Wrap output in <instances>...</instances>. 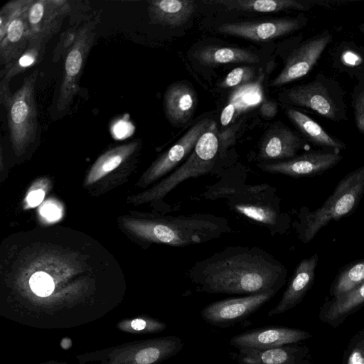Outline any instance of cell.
Instances as JSON below:
<instances>
[{"label": "cell", "instance_id": "1", "mask_svg": "<svg viewBox=\"0 0 364 364\" xmlns=\"http://www.w3.org/2000/svg\"><path fill=\"white\" fill-rule=\"evenodd\" d=\"M188 275L203 292L251 295L277 292L286 282L287 270L260 247L231 246L196 262Z\"/></svg>", "mask_w": 364, "mask_h": 364}, {"label": "cell", "instance_id": "2", "mask_svg": "<svg viewBox=\"0 0 364 364\" xmlns=\"http://www.w3.org/2000/svg\"><path fill=\"white\" fill-rule=\"evenodd\" d=\"M124 225L146 242L180 247L207 242L231 232L225 218L210 213L126 220Z\"/></svg>", "mask_w": 364, "mask_h": 364}, {"label": "cell", "instance_id": "3", "mask_svg": "<svg viewBox=\"0 0 364 364\" xmlns=\"http://www.w3.org/2000/svg\"><path fill=\"white\" fill-rule=\"evenodd\" d=\"M206 198H224L230 208L268 228L272 235L283 234L289 228L290 218L282 213L276 188L267 183L256 185H218L209 187Z\"/></svg>", "mask_w": 364, "mask_h": 364}, {"label": "cell", "instance_id": "4", "mask_svg": "<svg viewBox=\"0 0 364 364\" xmlns=\"http://www.w3.org/2000/svg\"><path fill=\"white\" fill-rule=\"evenodd\" d=\"M363 194L364 164L343 178L321 207L313 211L305 207L300 209L299 221L294 225L299 240L309 242L330 222L351 213Z\"/></svg>", "mask_w": 364, "mask_h": 364}, {"label": "cell", "instance_id": "5", "mask_svg": "<svg viewBox=\"0 0 364 364\" xmlns=\"http://www.w3.org/2000/svg\"><path fill=\"white\" fill-rule=\"evenodd\" d=\"M346 91L336 79L318 73L313 80L291 87L282 93L289 106L304 108L328 120H348Z\"/></svg>", "mask_w": 364, "mask_h": 364}, {"label": "cell", "instance_id": "6", "mask_svg": "<svg viewBox=\"0 0 364 364\" xmlns=\"http://www.w3.org/2000/svg\"><path fill=\"white\" fill-rule=\"evenodd\" d=\"M218 132L216 123L212 121L186 161L156 186L137 196L135 201H156L186 180L211 173L219 156Z\"/></svg>", "mask_w": 364, "mask_h": 364}, {"label": "cell", "instance_id": "7", "mask_svg": "<svg viewBox=\"0 0 364 364\" xmlns=\"http://www.w3.org/2000/svg\"><path fill=\"white\" fill-rule=\"evenodd\" d=\"M38 70L25 77L7 109L8 127L12 148L20 155L34 141L38 129L36 84Z\"/></svg>", "mask_w": 364, "mask_h": 364}, {"label": "cell", "instance_id": "8", "mask_svg": "<svg viewBox=\"0 0 364 364\" xmlns=\"http://www.w3.org/2000/svg\"><path fill=\"white\" fill-rule=\"evenodd\" d=\"M33 1H10L0 10V63L4 67L16 60L29 44L28 11Z\"/></svg>", "mask_w": 364, "mask_h": 364}, {"label": "cell", "instance_id": "9", "mask_svg": "<svg viewBox=\"0 0 364 364\" xmlns=\"http://www.w3.org/2000/svg\"><path fill=\"white\" fill-rule=\"evenodd\" d=\"M94 37V23H84L78 28L76 38L65 56L63 75L55 106L58 112L70 108L79 90L80 79Z\"/></svg>", "mask_w": 364, "mask_h": 364}, {"label": "cell", "instance_id": "10", "mask_svg": "<svg viewBox=\"0 0 364 364\" xmlns=\"http://www.w3.org/2000/svg\"><path fill=\"white\" fill-rule=\"evenodd\" d=\"M332 40L333 34L325 30L299 43L288 55L282 70L272 80L271 86H282L306 75Z\"/></svg>", "mask_w": 364, "mask_h": 364}, {"label": "cell", "instance_id": "11", "mask_svg": "<svg viewBox=\"0 0 364 364\" xmlns=\"http://www.w3.org/2000/svg\"><path fill=\"white\" fill-rule=\"evenodd\" d=\"M343 159L340 152L316 150L279 161L262 162L257 167L262 171L294 178L321 175L337 165Z\"/></svg>", "mask_w": 364, "mask_h": 364}, {"label": "cell", "instance_id": "12", "mask_svg": "<svg viewBox=\"0 0 364 364\" xmlns=\"http://www.w3.org/2000/svg\"><path fill=\"white\" fill-rule=\"evenodd\" d=\"M183 346L181 339L173 336L142 341L113 352L106 364H159Z\"/></svg>", "mask_w": 364, "mask_h": 364}, {"label": "cell", "instance_id": "13", "mask_svg": "<svg viewBox=\"0 0 364 364\" xmlns=\"http://www.w3.org/2000/svg\"><path fill=\"white\" fill-rule=\"evenodd\" d=\"M276 293L275 291H269L217 301L205 306L201 311V316L211 325L218 327L230 326L242 321L260 309Z\"/></svg>", "mask_w": 364, "mask_h": 364}, {"label": "cell", "instance_id": "14", "mask_svg": "<svg viewBox=\"0 0 364 364\" xmlns=\"http://www.w3.org/2000/svg\"><path fill=\"white\" fill-rule=\"evenodd\" d=\"M307 18L300 15L265 21H245L223 23L218 28L219 32L255 41H270L290 34L304 28Z\"/></svg>", "mask_w": 364, "mask_h": 364}, {"label": "cell", "instance_id": "15", "mask_svg": "<svg viewBox=\"0 0 364 364\" xmlns=\"http://www.w3.org/2000/svg\"><path fill=\"white\" fill-rule=\"evenodd\" d=\"M211 122L204 119L191 127L167 151L153 162L143 175L141 183L147 186L175 169L193 151L198 140Z\"/></svg>", "mask_w": 364, "mask_h": 364}, {"label": "cell", "instance_id": "16", "mask_svg": "<svg viewBox=\"0 0 364 364\" xmlns=\"http://www.w3.org/2000/svg\"><path fill=\"white\" fill-rule=\"evenodd\" d=\"M70 9L67 0H33L28 11L30 40L47 43L60 31Z\"/></svg>", "mask_w": 364, "mask_h": 364}, {"label": "cell", "instance_id": "17", "mask_svg": "<svg viewBox=\"0 0 364 364\" xmlns=\"http://www.w3.org/2000/svg\"><path fill=\"white\" fill-rule=\"evenodd\" d=\"M305 144L304 139L282 123L269 128L259 144L257 159L259 163L292 159Z\"/></svg>", "mask_w": 364, "mask_h": 364}, {"label": "cell", "instance_id": "18", "mask_svg": "<svg viewBox=\"0 0 364 364\" xmlns=\"http://www.w3.org/2000/svg\"><path fill=\"white\" fill-rule=\"evenodd\" d=\"M309 337V333L300 329L272 326L235 335L230 343L239 350H264L296 343Z\"/></svg>", "mask_w": 364, "mask_h": 364}, {"label": "cell", "instance_id": "19", "mask_svg": "<svg viewBox=\"0 0 364 364\" xmlns=\"http://www.w3.org/2000/svg\"><path fill=\"white\" fill-rule=\"evenodd\" d=\"M318 255L303 259L296 266L279 303L268 312V316L278 315L301 302L314 282Z\"/></svg>", "mask_w": 364, "mask_h": 364}, {"label": "cell", "instance_id": "20", "mask_svg": "<svg viewBox=\"0 0 364 364\" xmlns=\"http://www.w3.org/2000/svg\"><path fill=\"white\" fill-rule=\"evenodd\" d=\"M222 4L228 10H241L259 13L279 12L284 10L309 11L314 6L331 8L333 0H215L208 1Z\"/></svg>", "mask_w": 364, "mask_h": 364}, {"label": "cell", "instance_id": "21", "mask_svg": "<svg viewBox=\"0 0 364 364\" xmlns=\"http://www.w3.org/2000/svg\"><path fill=\"white\" fill-rule=\"evenodd\" d=\"M164 105L168 120L181 126L186 123L194 113L197 106L196 93L186 83L174 82L165 92Z\"/></svg>", "mask_w": 364, "mask_h": 364}, {"label": "cell", "instance_id": "22", "mask_svg": "<svg viewBox=\"0 0 364 364\" xmlns=\"http://www.w3.org/2000/svg\"><path fill=\"white\" fill-rule=\"evenodd\" d=\"M284 112L303 136L314 145L337 152L346 149V145L343 141L328 133L309 116L291 106L286 107Z\"/></svg>", "mask_w": 364, "mask_h": 364}, {"label": "cell", "instance_id": "23", "mask_svg": "<svg viewBox=\"0 0 364 364\" xmlns=\"http://www.w3.org/2000/svg\"><path fill=\"white\" fill-rule=\"evenodd\" d=\"M151 23L178 27L186 23L196 10L193 0H151L148 1Z\"/></svg>", "mask_w": 364, "mask_h": 364}, {"label": "cell", "instance_id": "24", "mask_svg": "<svg viewBox=\"0 0 364 364\" xmlns=\"http://www.w3.org/2000/svg\"><path fill=\"white\" fill-rule=\"evenodd\" d=\"M333 69L355 78L364 73V46L353 41H342L330 52Z\"/></svg>", "mask_w": 364, "mask_h": 364}, {"label": "cell", "instance_id": "25", "mask_svg": "<svg viewBox=\"0 0 364 364\" xmlns=\"http://www.w3.org/2000/svg\"><path fill=\"white\" fill-rule=\"evenodd\" d=\"M139 145V140H134L107 150L92 165L85 184H92L116 169L136 151Z\"/></svg>", "mask_w": 364, "mask_h": 364}, {"label": "cell", "instance_id": "26", "mask_svg": "<svg viewBox=\"0 0 364 364\" xmlns=\"http://www.w3.org/2000/svg\"><path fill=\"white\" fill-rule=\"evenodd\" d=\"M193 56L204 65L257 63L260 60L257 55L248 50L232 47L207 46L196 50Z\"/></svg>", "mask_w": 364, "mask_h": 364}, {"label": "cell", "instance_id": "27", "mask_svg": "<svg viewBox=\"0 0 364 364\" xmlns=\"http://www.w3.org/2000/svg\"><path fill=\"white\" fill-rule=\"evenodd\" d=\"M296 349L279 346L264 350L240 349L236 355L239 364H294Z\"/></svg>", "mask_w": 364, "mask_h": 364}, {"label": "cell", "instance_id": "28", "mask_svg": "<svg viewBox=\"0 0 364 364\" xmlns=\"http://www.w3.org/2000/svg\"><path fill=\"white\" fill-rule=\"evenodd\" d=\"M46 44L38 39L30 40L25 51L16 60L4 67L1 73V80L9 82L16 75L39 63L44 57Z\"/></svg>", "mask_w": 364, "mask_h": 364}, {"label": "cell", "instance_id": "29", "mask_svg": "<svg viewBox=\"0 0 364 364\" xmlns=\"http://www.w3.org/2000/svg\"><path fill=\"white\" fill-rule=\"evenodd\" d=\"M364 303V282L352 290L334 297L325 312V318L334 321Z\"/></svg>", "mask_w": 364, "mask_h": 364}, {"label": "cell", "instance_id": "30", "mask_svg": "<svg viewBox=\"0 0 364 364\" xmlns=\"http://www.w3.org/2000/svg\"><path fill=\"white\" fill-rule=\"evenodd\" d=\"M364 282V260L348 264L342 269L335 279L332 294L339 296Z\"/></svg>", "mask_w": 364, "mask_h": 364}, {"label": "cell", "instance_id": "31", "mask_svg": "<svg viewBox=\"0 0 364 364\" xmlns=\"http://www.w3.org/2000/svg\"><path fill=\"white\" fill-rule=\"evenodd\" d=\"M121 331L132 333H152L163 331L166 325L154 318L144 316L133 319H126L118 323Z\"/></svg>", "mask_w": 364, "mask_h": 364}, {"label": "cell", "instance_id": "32", "mask_svg": "<svg viewBox=\"0 0 364 364\" xmlns=\"http://www.w3.org/2000/svg\"><path fill=\"white\" fill-rule=\"evenodd\" d=\"M350 96L355 123L358 131L364 134V73L355 77Z\"/></svg>", "mask_w": 364, "mask_h": 364}, {"label": "cell", "instance_id": "33", "mask_svg": "<svg viewBox=\"0 0 364 364\" xmlns=\"http://www.w3.org/2000/svg\"><path fill=\"white\" fill-rule=\"evenodd\" d=\"M255 77V68L250 66L237 67L231 70L219 84L223 88L232 87L250 82Z\"/></svg>", "mask_w": 364, "mask_h": 364}, {"label": "cell", "instance_id": "34", "mask_svg": "<svg viewBox=\"0 0 364 364\" xmlns=\"http://www.w3.org/2000/svg\"><path fill=\"white\" fill-rule=\"evenodd\" d=\"M32 291L37 296L45 297L50 295L54 290V282L52 277L43 272H37L29 279Z\"/></svg>", "mask_w": 364, "mask_h": 364}, {"label": "cell", "instance_id": "35", "mask_svg": "<svg viewBox=\"0 0 364 364\" xmlns=\"http://www.w3.org/2000/svg\"><path fill=\"white\" fill-rule=\"evenodd\" d=\"M77 31L78 28H71L63 33L53 50V62L58 61L62 56L65 58L76 38Z\"/></svg>", "mask_w": 364, "mask_h": 364}, {"label": "cell", "instance_id": "36", "mask_svg": "<svg viewBox=\"0 0 364 364\" xmlns=\"http://www.w3.org/2000/svg\"><path fill=\"white\" fill-rule=\"evenodd\" d=\"M236 127H232L223 133L218 132L219 139V156H223L227 149L230 146L235 140V132Z\"/></svg>", "mask_w": 364, "mask_h": 364}, {"label": "cell", "instance_id": "37", "mask_svg": "<svg viewBox=\"0 0 364 364\" xmlns=\"http://www.w3.org/2000/svg\"><path fill=\"white\" fill-rule=\"evenodd\" d=\"M45 195L44 189L38 188L36 186H32L25 199L26 206L28 208L38 206L43 200Z\"/></svg>", "mask_w": 364, "mask_h": 364}, {"label": "cell", "instance_id": "38", "mask_svg": "<svg viewBox=\"0 0 364 364\" xmlns=\"http://www.w3.org/2000/svg\"><path fill=\"white\" fill-rule=\"evenodd\" d=\"M41 214L47 220L53 221L61 217V208L56 203L47 201L41 209Z\"/></svg>", "mask_w": 364, "mask_h": 364}, {"label": "cell", "instance_id": "39", "mask_svg": "<svg viewBox=\"0 0 364 364\" xmlns=\"http://www.w3.org/2000/svg\"><path fill=\"white\" fill-rule=\"evenodd\" d=\"M9 82L1 80L0 82V102L7 110L13 97V94L9 89Z\"/></svg>", "mask_w": 364, "mask_h": 364}, {"label": "cell", "instance_id": "40", "mask_svg": "<svg viewBox=\"0 0 364 364\" xmlns=\"http://www.w3.org/2000/svg\"><path fill=\"white\" fill-rule=\"evenodd\" d=\"M277 111V104L272 100L264 102L259 107L261 114L266 119H270L276 116Z\"/></svg>", "mask_w": 364, "mask_h": 364}, {"label": "cell", "instance_id": "41", "mask_svg": "<svg viewBox=\"0 0 364 364\" xmlns=\"http://www.w3.org/2000/svg\"><path fill=\"white\" fill-rule=\"evenodd\" d=\"M131 127L132 124L129 122H127L126 121L120 120L117 122L112 129V132H113V136L114 135L115 137L119 139V136L121 134V130H122V139L124 137H127V136H129L131 134Z\"/></svg>", "mask_w": 364, "mask_h": 364}, {"label": "cell", "instance_id": "42", "mask_svg": "<svg viewBox=\"0 0 364 364\" xmlns=\"http://www.w3.org/2000/svg\"><path fill=\"white\" fill-rule=\"evenodd\" d=\"M235 112V107L232 103L228 104L223 109L220 115V123L223 127L228 125L231 122Z\"/></svg>", "mask_w": 364, "mask_h": 364}, {"label": "cell", "instance_id": "43", "mask_svg": "<svg viewBox=\"0 0 364 364\" xmlns=\"http://www.w3.org/2000/svg\"><path fill=\"white\" fill-rule=\"evenodd\" d=\"M348 364H364V343L356 348L352 353Z\"/></svg>", "mask_w": 364, "mask_h": 364}, {"label": "cell", "instance_id": "44", "mask_svg": "<svg viewBox=\"0 0 364 364\" xmlns=\"http://www.w3.org/2000/svg\"><path fill=\"white\" fill-rule=\"evenodd\" d=\"M60 346L63 349H68L72 346L71 340L68 338H63L60 342Z\"/></svg>", "mask_w": 364, "mask_h": 364}, {"label": "cell", "instance_id": "45", "mask_svg": "<svg viewBox=\"0 0 364 364\" xmlns=\"http://www.w3.org/2000/svg\"><path fill=\"white\" fill-rule=\"evenodd\" d=\"M358 29L360 30V31L364 33V23H362L358 26Z\"/></svg>", "mask_w": 364, "mask_h": 364}, {"label": "cell", "instance_id": "46", "mask_svg": "<svg viewBox=\"0 0 364 364\" xmlns=\"http://www.w3.org/2000/svg\"><path fill=\"white\" fill-rule=\"evenodd\" d=\"M46 364H56V363H46Z\"/></svg>", "mask_w": 364, "mask_h": 364}]
</instances>
